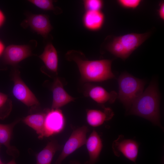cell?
Returning <instances> with one entry per match:
<instances>
[{
    "mask_svg": "<svg viewBox=\"0 0 164 164\" xmlns=\"http://www.w3.org/2000/svg\"><path fill=\"white\" fill-rule=\"evenodd\" d=\"M89 156L87 164H94L99 158L102 148L101 139L97 132L94 130L86 143Z\"/></svg>",
    "mask_w": 164,
    "mask_h": 164,
    "instance_id": "obj_13",
    "label": "cell"
},
{
    "mask_svg": "<svg viewBox=\"0 0 164 164\" xmlns=\"http://www.w3.org/2000/svg\"><path fill=\"white\" fill-rule=\"evenodd\" d=\"M118 4L122 7L127 8L134 9L137 7L140 4V0H119Z\"/></svg>",
    "mask_w": 164,
    "mask_h": 164,
    "instance_id": "obj_23",
    "label": "cell"
},
{
    "mask_svg": "<svg viewBox=\"0 0 164 164\" xmlns=\"http://www.w3.org/2000/svg\"><path fill=\"white\" fill-rule=\"evenodd\" d=\"M150 32L130 33L118 36L129 56L149 36Z\"/></svg>",
    "mask_w": 164,
    "mask_h": 164,
    "instance_id": "obj_11",
    "label": "cell"
},
{
    "mask_svg": "<svg viewBox=\"0 0 164 164\" xmlns=\"http://www.w3.org/2000/svg\"><path fill=\"white\" fill-rule=\"evenodd\" d=\"M65 56L76 64L84 82H101L115 78L111 71V60H90L83 53L74 50L68 51Z\"/></svg>",
    "mask_w": 164,
    "mask_h": 164,
    "instance_id": "obj_1",
    "label": "cell"
},
{
    "mask_svg": "<svg viewBox=\"0 0 164 164\" xmlns=\"http://www.w3.org/2000/svg\"><path fill=\"white\" fill-rule=\"evenodd\" d=\"M6 164H17L15 161L12 159L10 162L6 163Z\"/></svg>",
    "mask_w": 164,
    "mask_h": 164,
    "instance_id": "obj_28",
    "label": "cell"
},
{
    "mask_svg": "<svg viewBox=\"0 0 164 164\" xmlns=\"http://www.w3.org/2000/svg\"><path fill=\"white\" fill-rule=\"evenodd\" d=\"M112 149L114 153L117 155L121 153L129 160L135 162L138 156L139 145L135 141L126 139L122 135L114 141Z\"/></svg>",
    "mask_w": 164,
    "mask_h": 164,
    "instance_id": "obj_6",
    "label": "cell"
},
{
    "mask_svg": "<svg viewBox=\"0 0 164 164\" xmlns=\"http://www.w3.org/2000/svg\"><path fill=\"white\" fill-rule=\"evenodd\" d=\"M88 131L87 127L83 126L73 132L56 160V164H61L67 156L86 144V134Z\"/></svg>",
    "mask_w": 164,
    "mask_h": 164,
    "instance_id": "obj_4",
    "label": "cell"
},
{
    "mask_svg": "<svg viewBox=\"0 0 164 164\" xmlns=\"http://www.w3.org/2000/svg\"><path fill=\"white\" fill-rule=\"evenodd\" d=\"M52 91L53 93L52 109H59L75 99L65 91L63 84L58 77H56L54 80Z\"/></svg>",
    "mask_w": 164,
    "mask_h": 164,
    "instance_id": "obj_9",
    "label": "cell"
},
{
    "mask_svg": "<svg viewBox=\"0 0 164 164\" xmlns=\"http://www.w3.org/2000/svg\"><path fill=\"white\" fill-rule=\"evenodd\" d=\"M104 18V15L101 11H86L83 17L82 22L87 29L97 31L102 27Z\"/></svg>",
    "mask_w": 164,
    "mask_h": 164,
    "instance_id": "obj_14",
    "label": "cell"
},
{
    "mask_svg": "<svg viewBox=\"0 0 164 164\" xmlns=\"http://www.w3.org/2000/svg\"><path fill=\"white\" fill-rule=\"evenodd\" d=\"M5 20V15L2 11L0 9V27L3 25Z\"/></svg>",
    "mask_w": 164,
    "mask_h": 164,
    "instance_id": "obj_26",
    "label": "cell"
},
{
    "mask_svg": "<svg viewBox=\"0 0 164 164\" xmlns=\"http://www.w3.org/2000/svg\"><path fill=\"white\" fill-rule=\"evenodd\" d=\"M60 148L59 145L55 141L49 142L36 155V164H51L55 152Z\"/></svg>",
    "mask_w": 164,
    "mask_h": 164,
    "instance_id": "obj_18",
    "label": "cell"
},
{
    "mask_svg": "<svg viewBox=\"0 0 164 164\" xmlns=\"http://www.w3.org/2000/svg\"><path fill=\"white\" fill-rule=\"evenodd\" d=\"M107 48L111 53L123 60L129 56L118 37L114 38L112 41L107 45Z\"/></svg>",
    "mask_w": 164,
    "mask_h": 164,
    "instance_id": "obj_20",
    "label": "cell"
},
{
    "mask_svg": "<svg viewBox=\"0 0 164 164\" xmlns=\"http://www.w3.org/2000/svg\"><path fill=\"white\" fill-rule=\"evenodd\" d=\"M15 124V123L9 124H0V144L5 145L7 148L8 154L14 157L16 156V149L11 146L10 142Z\"/></svg>",
    "mask_w": 164,
    "mask_h": 164,
    "instance_id": "obj_19",
    "label": "cell"
},
{
    "mask_svg": "<svg viewBox=\"0 0 164 164\" xmlns=\"http://www.w3.org/2000/svg\"><path fill=\"white\" fill-rule=\"evenodd\" d=\"M39 57L49 70L57 73L58 55L55 48L52 43H49L46 46L43 53Z\"/></svg>",
    "mask_w": 164,
    "mask_h": 164,
    "instance_id": "obj_16",
    "label": "cell"
},
{
    "mask_svg": "<svg viewBox=\"0 0 164 164\" xmlns=\"http://www.w3.org/2000/svg\"><path fill=\"white\" fill-rule=\"evenodd\" d=\"M64 119L59 109H52L46 113L44 122V137L59 133L63 128Z\"/></svg>",
    "mask_w": 164,
    "mask_h": 164,
    "instance_id": "obj_7",
    "label": "cell"
},
{
    "mask_svg": "<svg viewBox=\"0 0 164 164\" xmlns=\"http://www.w3.org/2000/svg\"><path fill=\"white\" fill-rule=\"evenodd\" d=\"M118 97L127 110L143 92L145 85L142 80L127 73L121 74L118 79Z\"/></svg>",
    "mask_w": 164,
    "mask_h": 164,
    "instance_id": "obj_3",
    "label": "cell"
},
{
    "mask_svg": "<svg viewBox=\"0 0 164 164\" xmlns=\"http://www.w3.org/2000/svg\"><path fill=\"white\" fill-rule=\"evenodd\" d=\"M159 15L162 20H164V3L162 2L160 3L159 8L158 10Z\"/></svg>",
    "mask_w": 164,
    "mask_h": 164,
    "instance_id": "obj_25",
    "label": "cell"
},
{
    "mask_svg": "<svg viewBox=\"0 0 164 164\" xmlns=\"http://www.w3.org/2000/svg\"><path fill=\"white\" fill-rule=\"evenodd\" d=\"M8 99V96L6 94L0 92V111L5 107Z\"/></svg>",
    "mask_w": 164,
    "mask_h": 164,
    "instance_id": "obj_24",
    "label": "cell"
},
{
    "mask_svg": "<svg viewBox=\"0 0 164 164\" xmlns=\"http://www.w3.org/2000/svg\"><path fill=\"white\" fill-rule=\"evenodd\" d=\"M46 113H39L29 115L23 119L24 123L33 129L38 135V138L44 137V122Z\"/></svg>",
    "mask_w": 164,
    "mask_h": 164,
    "instance_id": "obj_17",
    "label": "cell"
},
{
    "mask_svg": "<svg viewBox=\"0 0 164 164\" xmlns=\"http://www.w3.org/2000/svg\"><path fill=\"white\" fill-rule=\"evenodd\" d=\"M73 164H80V163L77 161H72V162Z\"/></svg>",
    "mask_w": 164,
    "mask_h": 164,
    "instance_id": "obj_29",
    "label": "cell"
},
{
    "mask_svg": "<svg viewBox=\"0 0 164 164\" xmlns=\"http://www.w3.org/2000/svg\"><path fill=\"white\" fill-rule=\"evenodd\" d=\"M28 23L34 30L44 37H46L52 29L48 17L44 14L30 16Z\"/></svg>",
    "mask_w": 164,
    "mask_h": 164,
    "instance_id": "obj_12",
    "label": "cell"
},
{
    "mask_svg": "<svg viewBox=\"0 0 164 164\" xmlns=\"http://www.w3.org/2000/svg\"><path fill=\"white\" fill-rule=\"evenodd\" d=\"M0 164H4L3 162L2 161L0 158Z\"/></svg>",
    "mask_w": 164,
    "mask_h": 164,
    "instance_id": "obj_30",
    "label": "cell"
},
{
    "mask_svg": "<svg viewBox=\"0 0 164 164\" xmlns=\"http://www.w3.org/2000/svg\"><path fill=\"white\" fill-rule=\"evenodd\" d=\"M5 48V47L4 43L0 40V56L4 53Z\"/></svg>",
    "mask_w": 164,
    "mask_h": 164,
    "instance_id": "obj_27",
    "label": "cell"
},
{
    "mask_svg": "<svg viewBox=\"0 0 164 164\" xmlns=\"http://www.w3.org/2000/svg\"><path fill=\"white\" fill-rule=\"evenodd\" d=\"M29 1L38 8L46 10L55 11L53 1L50 0H30Z\"/></svg>",
    "mask_w": 164,
    "mask_h": 164,
    "instance_id": "obj_22",
    "label": "cell"
},
{
    "mask_svg": "<svg viewBox=\"0 0 164 164\" xmlns=\"http://www.w3.org/2000/svg\"><path fill=\"white\" fill-rule=\"evenodd\" d=\"M12 93L18 100L28 107L38 105L39 102L35 96L23 81L18 72L14 73Z\"/></svg>",
    "mask_w": 164,
    "mask_h": 164,
    "instance_id": "obj_5",
    "label": "cell"
},
{
    "mask_svg": "<svg viewBox=\"0 0 164 164\" xmlns=\"http://www.w3.org/2000/svg\"><path fill=\"white\" fill-rule=\"evenodd\" d=\"M83 2L86 11H101L103 5V1L100 0H85Z\"/></svg>",
    "mask_w": 164,
    "mask_h": 164,
    "instance_id": "obj_21",
    "label": "cell"
},
{
    "mask_svg": "<svg viewBox=\"0 0 164 164\" xmlns=\"http://www.w3.org/2000/svg\"><path fill=\"white\" fill-rule=\"evenodd\" d=\"M114 115L113 111L109 108H105L103 111L89 109L87 111V120L90 125L97 127L111 119Z\"/></svg>",
    "mask_w": 164,
    "mask_h": 164,
    "instance_id": "obj_15",
    "label": "cell"
},
{
    "mask_svg": "<svg viewBox=\"0 0 164 164\" xmlns=\"http://www.w3.org/2000/svg\"><path fill=\"white\" fill-rule=\"evenodd\" d=\"M31 52L27 45H12L7 46L4 52V59L8 64L14 65L30 56Z\"/></svg>",
    "mask_w": 164,
    "mask_h": 164,
    "instance_id": "obj_8",
    "label": "cell"
},
{
    "mask_svg": "<svg viewBox=\"0 0 164 164\" xmlns=\"http://www.w3.org/2000/svg\"><path fill=\"white\" fill-rule=\"evenodd\" d=\"M85 94L86 96L100 104L108 102L113 103L118 97V94L115 91L109 92L103 87L98 86H90Z\"/></svg>",
    "mask_w": 164,
    "mask_h": 164,
    "instance_id": "obj_10",
    "label": "cell"
},
{
    "mask_svg": "<svg viewBox=\"0 0 164 164\" xmlns=\"http://www.w3.org/2000/svg\"><path fill=\"white\" fill-rule=\"evenodd\" d=\"M159 102L157 86L152 83L133 103L129 113L144 118L162 128L160 123Z\"/></svg>",
    "mask_w": 164,
    "mask_h": 164,
    "instance_id": "obj_2",
    "label": "cell"
}]
</instances>
